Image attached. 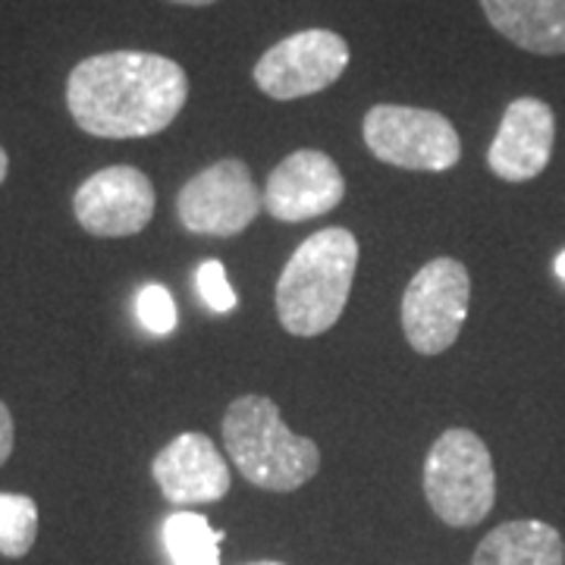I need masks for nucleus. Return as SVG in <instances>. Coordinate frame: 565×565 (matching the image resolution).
Listing matches in <instances>:
<instances>
[{
    "label": "nucleus",
    "mask_w": 565,
    "mask_h": 565,
    "mask_svg": "<svg viewBox=\"0 0 565 565\" xmlns=\"http://www.w3.org/2000/svg\"><path fill=\"white\" fill-rule=\"evenodd\" d=\"M189 102L180 63L151 51L85 57L66 79V107L95 139H148L163 132Z\"/></svg>",
    "instance_id": "f257e3e1"
},
{
    "label": "nucleus",
    "mask_w": 565,
    "mask_h": 565,
    "mask_svg": "<svg viewBox=\"0 0 565 565\" xmlns=\"http://www.w3.org/2000/svg\"><path fill=\"white\" fill-rule=\"evenodd\" d=\"M359 267V239L327 226L305 239L277 280V318L292 337H321L340 321Z\"/></svg>",
    "instance_id": "f03ea898"
},
{
    "label": "nucleus",
    "mask_w": 565,
    "mask_h": 565,
    "mask_svg": "<svg viewBox=\"0 0 565 565\" xmlns=\"http://www.w3.org/2000/svg\"><path fill=\"white\" fill-rule=\"evenodd\" d=\"M223 449L248 484L270 493H292L321 468L315 440L292 434L267 396H239L223 415Z\"/></svg>",
    "instance_id": "7ed1b4c3"
},
{
    "label": "nucleus",
    "mask_w": 565,
    "mask_h": 565,
    "mask_svg": "<svg viewBox=\"0 0 565 565\" xmlns=\"http://www.w3.org/2000/svg\"><path fill=\"white\" fill-rule=\"evenodd\" d=\"M424 497L449 527L484 522L497 503V468L487 444L468 427L444 430L424 459Z\"/></svg>",
    "instance_id": "20e7f679"
},
{
    "label": "nucleus",
    "mask_w": 565,
    "mask_h": 565,
    "mask_svg": "<svg viewBox=\"0 0 565 565\" xmlns=\"http://www.w3.org/2000/svg\"><path fill=\"white\" fill-rule=\"evenodd\" d=\"M367 151L412 173H446L462 161V139L444 114L427 107L374 104L362 122Z\"/></svg>",
    "instance_id": "39448f33"
},
{
    "label": "nucleus",
    "mask_w": 565,
    "mask_h": 565,
    "mask_svg": "<svg viewBox=\"0 0 565 565\" xmlns=\"http://www.w3.org/2000/svg\"><path fill=\"white\" fill-rule=\"evenodd\" d=\"M471 305L468 267L434 258L408 280L403 296V333L418 355H440L459 340Z\"/></svg>",
    "instance_id": "423d86ee"
},
{
    "label": "nucleus",
    "mask_w": 565,
    "mask_h": 565,
    "mask_svg": "<svg viewBox=\"0 0 565 565\" xmlns=\"http://www.w3.org/2000/svg\"><path fill=\"white\" fill-rule=\"evenodd\" d=\"M264 211L248 163L223 158L199 170L177 195V214L189 233L230 239L245 233Z\"/></svg>",
    "instance_id": "0eeeda50"
},
{
    "label": "nucleus",
    "mask_w": 565,
    "mask_h": 565,
    "mask_svg": "<svg viewBox=\"0 0 565 565\" xmlns=\"http://www.w3.org/2000/svg\"><path fill=\"white\" fill-rule=\"evenodd\" d=\"M352 61L349 41L330 29H305L267 47L255 63V85L274 102L311 98L340 82Z\"/></svg>",
    "instance_id": "6e6552de"
},
{
    "label": "nucleus",
    "mask_w": 565,
    "mask_h": 565,
    "mask_svg": "<svg viewBox=\"0 0 565 565\" xmlns=\"http://www.w3.org/2000/svg\"><path fill=\"white\" fill-rule=\"evenodd\" d=\"M158 207L151 180L139 167H104L82 182L73 195V214L85 233L98 239H122L141 233Z\"/></svg>",
    "instance_id": "1a4fd4ad"
},
{
    "label": "nucleus",
    "mask_w": 565,
    "mask_h": 565,
    "mask_svg": "<svg viewBox=\"0 0 565 565\" xmlns=\"http://www.w3.org/2000/svg\"><path fill=\"white\" fill-rule=\"evenodd\" d=\"M262 199L264 211L274 221H315L343 202L345 177L330 154L318 148H299L274 167Z\"/></svg>",
    "instance_id": "9d476101"
},
{
    "label": "nucleus",
    "mask_w": 565,
    "mask_h": 565,
    "mask_svg": "<svg viewBox=\"0 0 565 565\" xmlns=\"http://www.w3.org/2000/svg\"><path fill=\"white\" fill-rule=\"evenodd\" d=\"M556 114L541 98H515L503 110L500 129L487 148V167L503 182L537 180L553 161Z\"/></svg>",
    "instance_id": "9b49d317"
},
{
    "label": "nucleus",
    "mask_w": 565,
    "mask_h": 565,
    "mask_svg": "<svg viewBox=\"0 0 565 565\" xmlns=\"http://www.w3.org/2000/svg\"><path fill=\"white\" fill-rule=\"evenodd\" d=\"M154 484L173 505L217 503L230 493V465L211 437L185 430L163 446L151 462Z\"/></svg>",
    "instance_id": "f8f14e48"
},
{
    "label": "nucleus",
    "mask_w": 565,
    "mask_h": 565,
    "mask_svg": "<svg viewBox=\"0 0 565 565\" xmlns=\"http://www.w3.org/2000/svg\"><path fill=\"white\" fill-rule=\"evenodd\" d=\"M487 22L537 57L565 54V0H481Z\"/></svg>",
    "instance_id": "ddd939ff"
},
{
    "label": "nucleus",
    "mask_w": 565,
    "mask_h": 565,
    "mask_svg": "<svg viewBox=\"0 0 565 565\" xmlns=\"http://www.w3.org/2000/svg\"><path fill=\"white\" fill-rule=\"evenodd\" d=\"M471 565H565V541L537 519L505 522L478 544Z\"/></svg>",
    "instance_id": "4468645a"
},
{
    "label": "nucleus",
    "mask_w": 565,
    "mask_h": 565,
    "mask_svg": "<svg viewBox=\"0 0 565 565\" xmlns=\"http://www.w3.org/2000/svg\"><path fill=\"white\" fill-rule=\"evenodd\" d=\"M223 534L199 512H173L163 522V546L173 565H221Z\"/></svg>",
    "instance_id": "2eb2a0df"
},
{
    "label": "nucleus",
    "mask_w": 565,
    "mask_h": 565,
    "mask_svg": "<svg viewBox=\"0 0 565 565\" xmlns=\"http://www.w3.org/2000/svg\"><path fill=\"white\" fill-rule=\"evenodd\" d=\"M39 537V505L25 493H0V553L22 559Z\"/></svg>",
    "instance_id": "dca6fc26"
},
{
    "label": "nucleus",
    "mask_w": 565,
    "mask_h": 565,
    "mask_svg": "<svg viewBox=\"0 0 565 565\" xmlns=\"http://www.w3.org/2000/svg\"><path fill=\"white\" fill-rule=\"evenodd\" d=\"M136 311H139L141 327L154 337H167L177 330V305H173V296L163 289L161 282H148L139 292V302H136Z\"/></svg>",
    "instance_id": "f3484780"
},
{
    "label": "nucleus",
    "mask_w": 565,
    "mask_h": 565,
    "mask_svg": "<svg viewBox=\"0 0 565 565\" xmlns=\"http://www.w3.org/2000/svg\"><path fill=\"white\" fill-rule=\"evenodd\" d=\"M199 292H202L207 308L217 311V315H226V311L236 308V292L226 280V267L221 262H204L199 267Z\"/></svg>",
    "instance_id": "a211bd4d"
},
{
    "label": "nucleus",
    "mask_w": 565,
    "mask_h": 565,
    "mask_svg": "<svg viewBox=\"0 0 565 565\" xmlns=\"http://www.w3.org/2000/svg\"><path fill=\"white\" fill-rule=\"evenodd\" d=\"M13 440H17L13 415H10V408H7L3 399H0V465L10 459V452H13Z\"/></svg>",
    "instance_id": "6ab92c4d"
},
{
    "label": "nucleus",
    "mask_w": 565,
    "mask_h": 565,
    "mask_svg": "<svg viewBox=\"0 0 565 565\" xmlns=\"http://www.w3.org/2000/svg\"><path fill=\"white\" fill-rule=\"evenodd\" d=\"M7 170H10V158H7V151H3V145H0V185L7 180Z\"/></svg>",
    "instance_id": "aec40b11"
},
{
    "label": "nucleus",
    "mask_w": 565,
    "mask_h": 565,
    "mask_svg": "<svg viewBox=\"0 0 565 565\" xmlns=\"http://www.w3.org/2000/svg\"><path fill=\"white\" fill-rule=\"evenodd\" d=\"M170 3H182V7H211L217 0H170Z\"/></svg>",
    "instance_id": "412c9836"
},
{
    "label": "nucleus",
    "mask_w": 565,
    "mask_h": 565,
    "mask_svg": "<svg viewBox=\"0 0 565 565\" xmlns=\"http://www.w3.org/2000/svg\"><path fill=\"white\" fill-rule=\"evenodd\" d=\"M556 274L565 280V252H559V258H556Z\"/></svg>",
    "instance_id": "4be33fe9"
},
{
    "label": "nucleus",
    "mask_w": 565,
    "mask_h": 565,
    "mask_svg": "<svg viewBox=\"0 0 565 565\" xmlns=\"http://www.w3.org/2000/svg\"><path fill=\"white\" fill-rule=\"evenodd\" d=\"M252 565H282V563H252Z\"/></svg>",
    "instance_id": "5701e85b"
}]
</instances>
